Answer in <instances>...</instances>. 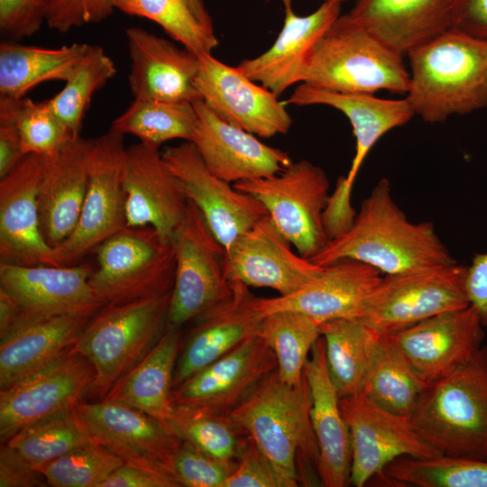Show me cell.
Segmentation results:
<instances>
[{"label": "cell", "instance_id": "cell-1", "mask_svg": "<svg viewBox=\"0 0 487 487\" xmlns=\"http://www.w3.org/2000/svg\"><path fill=\"white\" fill-rule=\"evenodd\" d=\"M342 259L366 263L384 275L456 263L432 222L408 219L394 201L387 179H381L363 200L351 226L309 261L326 266Z\"/></svg>", "mask_w": 487, "mask_h": 487}, {"label": "cell", "instance_id": "cell-2", "mask_svg": "<svg viewBox=\"0 0 487 487\" xmlns=\"http://www.w3.org/2000/svg\"><path fill=\"white\" fill-rule=\"evenodd\" d=\"M407 55L406 98L425 122L443 123L487 106V40L449 29Z\"/></svg>", "mask_w": 487, "mask_h": 487}, {"label": "cell", "instance_id": "cell-3", "mask_svg": "<svg viewBox=\"0 0 487 487\" xmlns=\"http://www.w3.org/2000/svg\"><path fill=\"white\" fill-rule=\"evenodd\" d=\"M311 407V391L305 373L299 384L289 385L275 371L228 414L265 455L288 487L299 485L298 462L317 472L319 450Z\"/></svg>", "mask_w": 487, "mask_h": 487}, {"label": "cell", "instance_id": "cell-4", "mask_svg": "<svg viewBox=\"0 0 487 487\" xmlns=\"http://www.w3.org/2000/svg\"><path fill=\"white\" fill-rule=\"evenodd\" d=\"M409 419L440 455L487 461V345L428 384Z\"/></svg>", "mask_w": 487, "mask_h": 487}, {"label": "cell", "instance_id": "cell-5", "mask_svg": "<svg viewBox=\"0 0 487 487\" xmlns=\"http://www.w3.org/2000/svg\"><path fill=\"white\" fill-rule=\"evenodd\" d=\"M171 295L104 305L90 318L71 347L94 367L88 395L103 400L155 345L166 329Z\"/></svg>", "mask_w": 487, "mask_h": 487}, {"label": "cell", "instance_id": "cell-6", "mask_svg": "<svg viewBox=\"0 0 487 487\" xmlns=\"http://www.w3.org/2000/svg\"><path fill=\"white\" fill-rule=\"evenodd\" d=\"M302 83L337 92L407 94L409 72L402 54L345 14L315 45Z\"/></svg>", "mask_w": 487, "mask_h": 487}, {"label": "cell", "instance_id": "cell-7", "mask_svg": "<svg viewBox=\"0 0 487 487\" xmlns=\"http://www.w3.org/2000/svg\"><path fill=\"white\" fill-rule=\"evenodd\" d=\"M90 287L102 305L126 303L170 292L176 260L172 244L151 226L125 225L96 250Z\"/></svg>", "mask_w": 487, "mask_h": 487}, {"label": "cell", "instance_id": "cell-8", "mask_svg": "<svg viewBox=\"0 0 487 487\" xmlns=\"http://www.w3.org/2000/svg\"><path fill=\"white\" fill-rule=\"evenodd\" d=\"M298 106L325 105L348 118L355 138V152L345 176L338 178L324 213L326 230L333 234L348 229L356 211L351 204L353 187L362 164L374 144L389 131L402 126L415 113L408 99H383L370 93L337 92L300 83L284 101Z\"/></svg>", "mask_w": 487, "mask_h": 487}, {"label": "cell", "instance_id": "cell-9", "mask_svg": "<svg viewBox=\"0 0 487 487\" xmlns=\"http://www.w3.org/2000/svg\"><path fill=\"white\" fill-rule=\"evenodd\" d=\"M257 198L298 253L310 260L329 242L324 213L330 197L325 170L308 160L292 161L278 174L234 184Z\"/></svg>", "mask_w": 487, "mask_h": 487}, {"label": "cell", "instance_id": "cell-10", "mask_svg": "<svg viewBox=\"0 0 487 487\" xmlns=\"http://www.w3.org/2000/svg\"><path fill=\"white\" fill-rule=\"evenodd\" d=\"M467 266L455 263L430 270L384 275L358 317L381 335L409 327L441 313L470 306Z\"/></svg>", "mask_w": 487, "mask_h": 487}, {"label": "cell", "instance_id": "cell-11", "mask_svg": "<svg viewBox=\"0 0 487 487\" xmlns=\"http://www.w3.org/2000/svg\"><path fill=\"white\" fill-rule=\"evenodd\" d=\"M176 270L166 328L180 329L231 291L226 275V249L204 216L188 200L173 234Z\"/></svg>", "mask_w": 487, "mask_h": 487}, {"label": "cell", "instance_id": "cell-12", "mask_svg": "<svg viewBox=\"0 0 487 487\" xmlns=\"http://www.w3.org/2000/svg\"><path fill=\"white\" fill-rule=\"evenodd\" d=\"M124 135L108 131L94 139L88 159L87 192L73 233L53 248V265L79 263L126 225L123 171Z\"/></svg>", "mask_w": 487, "mask_h": 487}, {"label": "cell", "instance_id": "cell-13", "mask_svg": "<svg viewBox=\"0 0 487 487\" xmlns=\"http://www.w3.org/2000/svg\"><path fill=\"white\" fill-rule=\"evenodd\" d=\"M352 448L349 483L363 487L401 456L431 458L440 454L414 429L408 417L389 411L363 393L340 398Z\"/></svg>", "mask_w": 487, "mask_h": 487}, {"label": "cell", "instance_id": "cell-14", "mask_svg": "<svg viewBox=\"0 0 487 487\" xmlns=\"http://www.w3.org/2000/svg\"><path fill=\"white\" fill-rule=\"evenodd\" d=\"M95 379L92 364L71 348L45 367L0 391V439L23 427L74 409Z\"/></svg>", "mask_w": 487, "mask_h": 487}, {"label": "cell", "instance_id": "cell-15", "mask_svg": "<svg viewBox=\"0 0 487 487\" xmlns=\"http://www.w3.org/2000/svg\"><path fill=\"white\" fill-rule=\"evenodd\" d=\"M198 57L200 65L195 87L200 98L217 116L262 138L289 132L292 119L279 96L211 53Z\"/></svg>", "mask_w": 487, "mask_h": 487}, {"label": "cell", "instance_id": "cell-16", "mask_svg": "<svg viewBox=\"0 0 487 487\" xmlns=\"http://www.w3.org/2000/svg\"><path fill=\"white\" fill-rule=\"evenodd\" d=\"M92 271L80 262L67 266L0 262V289L14 299L19 309L12 330L60 315H95L103 305L89 284Z\"/></svg>", "mask_w": 487, "mask_h": 487}, {"label": "cell", "instance_id": "cell-17", "mask_svg": "<svg viewBox=\"0 0 487 487\" xmlns=\"http://www.w3.org/2000/svg\"><path fill=\"white\" fill-rule=\"evenodd\" d=\"M161 155L181 182L186 196L197 206L218 241L227 250L266 215L253 196L238 190L213 174L191 142L167 147Z\"/></svg>", "mask_w": 487, "mask_h": 487}, {"label": "cell", "instance_id": "cell-18", "mask_svg": "<svg viewBox=\"0 0 487 487\" xmlns=\"http://www.w3.org/2000/svg\"><path fill=\"white\" fill-rule=\"evenodd\" d=\"M74 410L92 440L124 462L169 468L183 442L169 423L119 400L81 401Z\"/></svg>", "mask_w": 487, "mask_h": 487}, {"label": "cell", "instance_id": "cell-19", "mask_svg": "<svg viewBox=\"0 0 487 487\" xmlns=\"http://www.w3.org/2000/svg\"><path fill=\"white\" fill-rule=\"evenodd\" d=\"M277 369L273 351L262 336L255 335L174 387L171 402L228 415Z\"/></svg>", "mask_w": 487, "mask_h": 487}, {"label": "cell", "instance_id": "cell-20", "mask_svg": "<svg viewBox=\"0 0 487 487\" xmlns=\"http://www.w3.org/2000/svg\"><path fill=\"white\" fill-rule=\"evenodd\" d=\"M484 329L477 309L470 305L434 316L387 336L428 385L470 359L482 345Z\"/></svg>", "mask_w": 487, "mask_h": 487}, {"label": "cell", "instance_id": "cell-21", "mask_svg": "<svg viewBox=\"0 0 487 487\" xmlns=\"http://www.w3.org/2000/svg\"><path fill=\"white\" fill-rule=\"evenodd\" d=\"M123 188L126 225L153 227L171 244L188 199L159 148L142 142L126 148Z\"/></svg>", "mask_w": 487, "mask_h": 487}, {"label": "cell", "instance_id": "cell-22", "mask_svg": "<svg viewBox=\"0 0 487 487\" xmlns=\"http://www.w3.org/2000/svg\"><path fill=\"white\" fill-rule=\"evenodd\" d=\"M47 155L28 154L0 179V260L15 265H53V248L40 223L39 195Z\"/></svg>", "mask_w": 487, "mask_h": 487}, {"label": "cell", "instance_id": "cell-23", "mask_svg": "<svg viewBox=\"0 0 487 487\" xmlns=\"http://www.w3.org/2000/svg\"><path fill=\"white\" fill-rule=\"evenodd\" d=\"M289 241L266 215L226 250V275L248 287L269 288L280 296L304 288L322 270L295 253Z\"/></svg>", "mask_w": 487, "mask_h": 487}, {"label": "cell", "instance_id": "cell-24", "mask_svg": "<svg viewBox=\"0 0 487 487\" xmlns=\"http://www.w3.org/2000/svg\"><path fill=\"white\" fill-rule=\"evenodd\" d=\"M230 282L231 291L195 318L176 362L172 389L260 335L262 317L256 307L258 298L245 284Z\"/></svg>", "mask_w": 487, "mask_h": 487}, {"label": "cell", "instance_id": "cell-25", "mask_svg": "<svg viewBox=\"0 0 487 487\" xmlns=\"http://www.w3.org/2000/svg\"><path fill=\"white\" fill-rule=\"evenodd\" d=\"M192 104L198 121L190 142L218 178L234 184L268 178L292 162L287 152L224 121L201 98Z\"/></svg>", "mask_w": 487, "mask_h": 487}, {"label": "cell", "instance_id": "cell-26", "mask_svg": "<svg viewBox=\"0 0 487 487\" xmlns=\"http://www.w3.org/2000/svg\"><path fill=\"white\" fill-rule=\"evenodd\" d=\"M382 274L375 268L353 259L338 260L321 271L298 292L271 299L258 298L261 316L280 310H295L319 324L359 317L363 305Z\"/></svg>", "mask_w": 487, "mask_h": 487}, {"label": "cell", "instance_id": "cell-27", "mask_svg": "<svg viewBox=\"0 0 487 487\" xmlns=\"http://www.w3.org/2000/svg\"><path fill=\"white\" fill-rule=\"evenodd\" d=\"M280 1L284 22L273 44L261 55L244 60L236 66L250 79L277 96L292 85L302 83L315 45L341 13L340 2L325 0L312 14L299 16L293 11L292 0Z\"/></svg>", "mask_w": 487, "mask_h": 487}, {"label": "cell", "instance_id": "cell-28", "mask_svg": "<svg viewBox=\"0 0 487 487\" xmlns=\"http://www.w3.org/2000/svg\"><path fill=\"white\" fill-rule=\"evenodd\" d=\"M125 36L133 98L172 102L200 98L195 87L200 65L198 55L140 27L127 28Z\"/></svg>", "mask_w": 487, "mask_h": 487}, {"label": "cell", "instance_id": "cell-29", "mask_svg": "<svg viewBox=\"0 0 487 487\" xmlns=\"http://www.w3.org/2000/svg\"><path fill=\"white\" fill-rule=\"evenodd\" d=\"M93 141L79 135L47 155L39 209L42 235L52 248L73 233L79 219L87 188Z\"/></svg>", "mask_w": 487, "mask_h": 487}, {"label": "cell", "instance_id": "cell-30", "mask_svg": "<svg viewBox=\"0 0 487 487\" xmlns=\"http://www.w3.org/2000/svg\"><path fill=\"white\" fill-rule=\"evenodd\" d=\"M304 373L312 396L310 416L319 450L318 477L326 487H344L350 478L351 439L328 372L322 336L311 349Z\"/></svg>", "mask_w": 487, "mask_h": 487}, {"label": "cell", "instance_id": "cell-31", "mask_svg": "<svg viewBox=\"0 0 487 487\" xmlns=\"http://www.w3.org/2000/svg\"><path fill=\"white\" fill-rule=\"evenodd\" d=\"M454 0H356L347 15L407 55L452 28Z\"/></svg>", "mask_w": 487, "mask_h": 487}, {"label": "cell", "instance_id": "cell-32", "mask_svg": "<svg viewBox=\"0 0 487 487\" xmlns=\"http://www.w3.org/2000/svg\"><path fill=\"white\" fill-rule=\"evenodd\" d=\"M93 316L51 317L24 324L0 337V389L8 388L69 350Z\"/></svg>", "mask_w": 487, "mask_h": 487}, {"label": "cell", "instance_id": "cell-33", "mask_svg": "<svg viewBox=\"0 0 487 487\" xmlns=\"http://www.w3.org/2000/svg\"><path fill=\"white\" fill-rule=\"evenodd\" d=\"M181 345L180 329L166 328L149 353L104 399L124 402L169 423L173 412V374Z\"/></svg>", "mask_w": 487, "mask_h": 487}, {"label": "cell", "instance_id": "cell-34", "mask_svg": "<svg viewBox=\"0 0 487 487\" xmlns=\"http://www.w3.org/2000/svg\"><path fill=\"white\" fill-rule=\"evenodd\" d=\"M91 45L72 43L43 48L4 41L0 44V96L23 98L36 86L69 80Z\"/></svg>", "mask_w": 487, "mask_h": 487}, {"label": "cell", "instance_id": "cell-35", "mask_svg": "<svg viewBox=\"0 0 487 487\" xmlns=\"http://www.w3.org/2000/svg\"><path fill=\"white\" fill-rule=\"evenodd\" d=\"M320 326L328 372L339 398L362 393L381 335L358 317L331 320Z\"/></svg>", "mask_w": 487, "mask_h": 487}, {"label": "cell", "instance_id": "cell-36", "mask_svg": "<svg viewBox=\"0 0 487 487\" xmlns=\"http://www.w3.org/2000/svg\"><path fill=\"white\" fill-rule=\"evenodd\" d=\"M427 384L387 335H381L362 393L381 408L409 417Z\"/></svg>", "mask_w": 487, "mask_h": 487}, {"label": "cell", "instance_id": "cell-37", "mask_svg": "<svg viewBox=\"0 0 487 487\" xmlns=\"http://www.w3.org/2000/svg\"><path fill=\"white\" fill-rule=\"evenodd\" d=\"M198 115L192 102L135 99L111 124L109 131L137 137L156 148L168 141L190 142Z\"/></svg>", "mask_w": 487, "mask_h": 487}, {"label": "cell", "instance_id": "cell-38", "mask_svg": "<svg viewBox=\"0 0 487 487\" xmlns=\"http://www.w3.org/2000/svg\"><path fill=\"white\" fill-rule=\"evenodd\" d=\"M260 336L273 351L280 379L289 385L299 384L311 349L322 336L320 324L295 310H280L262 317Z\"/></svg>", "mask_w": 487, "mask_h": 487}, {"label": "cell", "instance_id": "cell-39", "mask_svg": "<svg viewBox=\"0 0 487 487\" xmlns=\"http://www.w3.org/2000/svg\"><path fill=\"white\" fill-rule=\"evenodd\" d=\"M381 475L401 486L487 487V461L444 455L401 456L390 463Z\"/></svg>", "mask_w": 487, "mask_h": 487}, {"label": "cell", "instance_id": "cell-40", "mask_svg": "<svg viewBox=\"0 0 487 487\" xmlns=\"http://www.w3.org/2000/svg\"><path fill=\"white\" fill-rule=\"evenodd\" d=\"M116 73L112 59L102 47L91 45L64 87L47 103L73 136L80 135L85 115L95 93Z\"/></svg>", "mask_w": 487, "mask_h": 487}, {"label": "cell", "instance_id": "cell-41", "mask_svg": "<svg viewBox=\"0 0 487 487\" xmlns=\"http://www.w3.org/2000/svg\"><path fill=\"white\" fill-rule=\"evenodd\" d=\"M5 443L36 467L95 442L71 409L23 427Z\"/></svg>", "mask_w": 487, "mask_h": 487}, {"label": "cell", "instance_id": "cell-42", "mask_svg": "<svg viewBox=\"0 0 487 487\" xmlns=\"http://www.w3.org/2000/svg\"><path fill=\"white\" fill-rule=\"evenodd\" d=\"M169 424L179 436L215 458L237 462L248 436L228 415L173 406Z\"/></svg>", "mask_w": 487, "mask_h": 487}, {"label": "cell", "instance_id": "cell-43", "mask_svg": "<svg viewBox=\"0 0 487 487\" xmlns=\"http://www.w3.org/2000/svg\"><path fill=\"white\" fill-rule=\"evenodd\" d=\"M115 7L156 23L183 48L198 56L211 53L218 45L216 35L202 26L188 0H115Z\"/></svg>", "mask_w": 487, "mask_h": 487}, {"label": "cell", "instance_id": "cell-44", "mask_svg": "<svg viewBox=\"0 0 487 487\" xmlns=\"http://www.w3.org/2000/svg\"><path fill=\"white\" fill-rule=\"evenodd\" d=\"M106 448L90 443L36 466L54 487H100L124 464Z\"/></svg>", "mask_w": 487, "mask_h": 487}, {"label": "cell", "instance_id": "cell-45", "mask_svg": "<svg viewBox=\"0 0 487 487\" xmlns=\"http://www.w3.org/2000/svg\"><path fill=\"white\" fill-rule=\"evenodd\" d=\"M16 124L26 155H50L74 138L47 101L17 100Z\"/></svg>", "mask_w": 487, "mask_h": 487}, {"label": "cell", "instance_id": "cell-46", "mask_svg": "<svg viewBox=\"0 0 487 487\" xmlns=\"http://www.w3.org/2000/svg\"><path fill=\"white\" fill-rule=\"evenodd\" d=\"M237 463L215 458L183 440L169 468L182 487H222Z\"/></svg>", "mask_w": 487, "mask_h": 487}, {"label": "cell", "instance_id": "cell-47", "mask_svg": "<svg viewBox=\"0 0 487 487\" xmlns=\"http://www.w3.org/2000/svg\"><path fill=\"white\" fill-rule=\"evenodd\" d=\"M115 0H50L48 26L60 33L96 23L112 14Z\"/></svg>", "mask_w": 487, "mask_h": 487}, {"label": "cell", "instance_id": "cell-48", "mask_svg": "<svg viewBox=\"0 0 487 487\" xmlns=\"http://www.w3.org/2000/svg\"><path fill=\"white\" fill-rule=\"evenodd\" d=\"M237 467L222 487H288L271 463L248 436Z\"/></svg>", "mask_w": 487, "mask_h": 487}, {"label": "cell", "instance_id": "cell-49", "mask_svg": "<svg viewBox=\"0 0 487 487\" xmlns=\"http://www.w3.org/2000/svg\"><path fill=\"white\" fill-rule=\"evenodd\" d=\"M50 0H0V30L13 39L35 34L46 23Z\"/></svg>", "mask_w": 487, "mask_h": 487}, {"label": "cell", "instance_id": "cell-50", "mask_svg": "<svg viewBox=\"0 0 487 487\" xmlns=\"http://www.w3.org/2000/svg\"><path fill=\"white\" fill-rule=\"evenodd\" d=\"M100 487H182L162 464L124 462Z\"/></svg>", "mask_w": 487, "mask_h": 487}, {"label": "cell", "instance_id": "cell-51", "mask_svg": "<svg viewBox=\"0 0 487 487\" xmlns=\"http://www.w3.org/2000/svg\"><path fill=\"white\" fill-rule=\"evenodd\" d=\"M18 99L0 96V179L26 157L16 124Z\"/></svg>", "mask_w": 487, "mask_h": 487}, {"label": "cell", "instance_id": "cell-52", "mask_svg": "<svg viewBox=\"0 0 487 487\" xmlns=\"http://www.w3.org/2000/svg\"><path fill=\"white\" fill-rule=\"evenodd\" d=\"M45 476L5 443L0 449V487H45Z\"/></svg>", "mask_w": 487, "mask_h": 487}, {"label": "cell", "instance_id": "cell-53", "mask_svg": "<svg viewBox=\"0 0 487 487\" xmlns=\"http://www.w3.org/2000/svg\"><path fill=\"white\" fill-rule=\"evenodd\" d=\"M451 29L487 40V0H454Z\"/></svg>", "mask_w": 487, "mask_h": 487}, {"label": "cell", "instance_id": "cell-54", "mask_svg": "<svg viewBox=\"0 0 487 487\" xmlns=\"http://www.w3.org/2000/svg\"><path fill=\"white\" fill-rule=\"evenodd\" d=\"M466 292L470 305L477 309L487 329V253L475 254L467 266Z\"/></svg>", "mask_w": 487, "mask_h": 487}, {"label": "cell", "instance_id": "cell-55", "mask_svg": "<svg viewBox=\"0 0 487 487\" xmlns=\"http://www.w3.org/2000/svg\"><path fill=\"white\" fill-rule=\"evenodd\" d=\"M19 317V309L14 299L0 289V337L12 330Z\"/></svg>", "mask_w": 487, "mask_h": 487}, {"label": "cell", "instance_id": "cell-56", "mask_svg": "<svg viewBox=\"0 0 487 487\" xmlns=\"http://www.w3.org/2000/svg\"><path fill=\"white\" fill-rule=\"evenodd\" d=\"M194 14L202 26L212 35H215L213 20L208 14L203 0H188Z\"/></svg>", "mask_w": 487, "mask_h": 487}, {"label": "cell", "instance_id": "cell-57", "mask_svg": "<svg viewBox=\"0 0 487 487\" xmlns=\"http://www.w3.org/2000/svg\"><path fill=\"white\" fill-rule=\"evenodd\" d=\"M333 1H337V2H340V3H342V2H344V1H347V0H333Z\"/></svg>", "mask_w": 487, "mask_h": 487}]
</instances>
